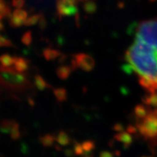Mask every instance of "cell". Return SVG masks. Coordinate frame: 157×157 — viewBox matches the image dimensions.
<instances>
[{
  "instance_id": "5b68a950",
  "label": "cell",
  "mask_w": 157,
  "mask_h": 157,
  "mask_svg": "<svg viewBox=\"0 0 157 157\" xmlns=\"http://www.w3.org/2000/svg\"><path fill=\"white\" fill-rule=\"evenodd\" d=\"M29 67V61L23 58H15L14 69L20 73H25Z\"/></svg>"
},
{
  "instance_id": "e0dca14e",
  "label": "cell",
  "mask_w": 157,
  "mask_h": 157,
  "mask_svg": "<svg viewBox=\"0 0 157 157\" xmlns=\"http://www.w3.org/2000/svg\"><path fill=\"white\" fill-rule=\"evenodd\" d=\"M74 151L76 156H82L84 155V149L81 143L74 141Z\"/></svg>"
},
{
  "instance_id": "277c9868",
  "label": "cell",
  "mask_w": 157,
  "mask_h": 157,
  "mask_svg": "<svg viewBox=\"0 0 157 157\" xmlns=\"http://www.w3.org/2000/svg\"><path fill=\"white\" fill-rule=\"evenodd\" d=\"M75 2L76 0H59L58 4L59 13L65 15L74 14L76 12Z\"/></svg>"
},
{
  "instance_id": "3957f363",
  "label": "cell",
  "mask_w": 157,
  "mask_h": 157,
  "mask_svg": "<svg viewBox=\"0 0 157 157\" xmlns=\"http://www.w3.org/2000/svg\"><path fill=\"white\" fill-rule=\"evenodd\" d=\"M95 66V62L91 56L85 53H78L74 56L71 68L73 70L79 68L84 71L90 72L93 70Z\"/></svg>"
},
{
  "instance_id": "44dd1931",
  "label": "cell",
  "mask_w": 157,
  "mask_h": 157,
  "mask_svg": "<svg viewBox=\"0 0 157 157\" xmlns=\"http://www.w3.org/2000/svg\"><path fill=\"white\" fill-rule=\"evenodd\" d=\"M95 8V6L93 2H89L86 5L85 9L87 12H93Z\"/></svg>"
},
{
  "instance_id": "8fae6325",
  "label": "cell",
  "mask_w": 157,
  "mask_h": 157,
  "mask_svg": "<svg viewBox=\"0 0 157 157\" xmlns=\"http://www.w3.org/2000/svg\"><path fill=\"white\" fill-rule=\"evenodd\" d=\"M34 85L36 89L40 90V91H44V90L48 89V88L52 87L48 82L45 81L44 78L39 74H36L34 76Z\"/></svg>"
},
{
  "instance_id": "30bf717a",
  "label": "cell",
  "mask_w": 157,
  "mask_h": 157,
  "mask_svg": "<svg viewBox=\"0 0 157 157\" xmlns=\"http://www.w3.org/2000/svg\"><path fill=\"white\" fill-rule=\"evenodd\" d=\"M53 94L59 103H63L67 101L68 92L66 88L59 87L53 89Z\"/></svg>"
},
{
  "instance_id": "8992f818",
  "label": "cell",
  "mask_w": 157,
  "mask_h": 157,
  "mask_svg": "<svg viewBox=\"0 0 157 157\" xmlns=\"http://www.w3.org/2000/svg\"><path fill=\"white\" fill-rule=\"evenodd\" d=\"M73 71L71 67L66 65H63V66H59L56 69V74L58 77L61 80H66L69 77L71 71Z\"/></svg>"
},
{
  "instance_id": "9c48e42d",
  "label": "cell",
  "mask_w": 157,
  "mask_h": 157,
  "mask_svg": "<svg viewBox=\"0 0 157 157\" xmlns=\"http://www.w3.org/2000/svg\"><path fill=\"white\" fill-rule=\"evenodd\" d=\"M56 141L60 145V146H67L70 144L71 139L66 132L60 131L56 137Z\"/></svg>"
},
{
  "instance_id": "2e32d148",
  "label": "cell",
  "mask_w": 157,
  "mask_h": 157,
  "mask_svg": "<svg viewBox=\"0 0 157 157\" xmlns=\"http://www.w3.org/2000/svg\"><path fill=\"white\" fill-rule=\"evenodd\" d=\"M10 134V137L12 140H17L21 137V131H20V125L17 121L15 122Z\"/></svg>"
},
{
  "instance_id": "6da1fadb",
  "label": "cell",
  "mask_w": 157,
  "mask_h": 157,
  "mask_svg": "<svg viewBox=\"0 0 157 157\" xmlns=\"http://www.w3.org/2000/svg\"><path fill=\"white\" fill-rule=\"evenodd\" d=\"M127 73H135L144 90L146 105L157 107V34L135 35L134 42L125 55Z\"/></svg>"
},
{
  "instance_id": "7402d4cb",
  "label": "cell",
  "mask_w": 157,
  "mask_h": 157,
  "mask_svg": "<svg viewBox=\"0 0 157 157\" xmlns=\"http://www.w3.org/2000/svg\"><path fill=\"white\" fill-rule=\"evenodd\" d=\"M99 157H113V155L107 151H103L100 153Z\"/></svg>"
},
{
  "instance_id": "ba28073f",
  "label": "cell",
  "mask_w": 157,
  "mask_h": 157,
  "mask_svg": "<svg viewBox=\"0 0 157 157\" xmlns=\"http://www.w3.org/2000/svg\"><path fill=\"white\" fill-rule=\"evenodd\" d=\"M16 121L13 119H3L0 123V132L3 134H10Z\"/></svg>"
},
{
  "instance_id": "cb8c5ba5",
  "label": "cell",
  "mask_w": 157,
  "mask_h": 157,
  "mask_svg": "<svg viewBox=\"0 0 157 157\" xmlns=\"http://www.w3.org/2000/svg\"><path fill=\"white\" fill-rule=\"evenodd\" d=\"M122 127H121V125L120 124H116L114 127H113V129H115V130L117 131H120L122 129Z\"/></svg>"
},
{
  "instance_id": "52a82bcc",
  "label": "cell",
  "mask_w": 157,
  "mask_h": 157,
  "mask_svg": "<svg viewBox=\"0 0 157 157\" xmlns=\"http://www.w3.org/2000/svg\"><path fill=\"white\" fill-rule=\"evenodd\" d=\"M25 18H26V13L25 11L18 10L15 11L13 14V16L12 17V23L18 26L23 23Z\"/></svg>"
},
{
  "instance_id": "5bb4252c",
  "label": "cell",
  "mask_w": 157,
  "mask_h": 157,
  "mask_svg": "<svg viewBox=\"0 0 157 157\" xmlns=\"http://www.w3.org/2000/svg\"><path fill=\"white\" fill-rule=\"evenodd\" d=\"M82 145L84 151V155H85V156H88V154H89L90 153H91L93 151H94V149L95 148L96 146L95 141L90 140L84 141V142L82 143Z\"/></svg>"
},
{
  "instance_id": "ffe728a7",
  "label": "cell",
  "mask_w": 157,
  "mask_h": 157,
  "mask_svg": "<svg viewBox=\"0 0 157 157\" xmlns=\"http://www.w3.org/2000/svg\"><path fill=\"white\" fill-rule=\"evenodd\" d=\"M63 152H64L65 156H66V157H73L74 155H75L74 150H72V149H70V148L65 149V150L63 151Z\"/></svg>"
},
{
  "instance_id": "d6986e66",
  "label": "cell",
  "mask_w": 157,
  "mask_h": 157,
  "mask_svg": "<svg viewBox=\"0 0 157 157\" xmlns=\"http://www.w3.org/2000/svg\"><path fill=\"white\" fill-rule=\"evenodd\" d=\"M12 42L10 40L6 39L5 37L0 36V47H10Z\"/></svg>"
},
{
  "instance_id": "4fadbf2b",
  "label": "cell",
  "mask_w": 157,
  "mask_h": 157,
  "mask_svg": "<svg viewBox=\"0 0 157 157\" xmlns=\"http://www.w3.org/2000/svg\"><path fill=\"white\" fill-rule=\"evenodd\" d=\"M15 59V58H13L8 54L2 55L0 56V65L5 68H11L14 66Z\"/></svg>"
},
{
  "instance_id": "7c38bea8",
  "label": "cell",
  "mask_w": 157,
  "mask_h": 157,
  "mask_svg": "<svg viewBox=\"0 0 157 157\" xmlns=\"http://www.w3.org/2000/svg\"><path fill=\"white\" fill-rule=\"evenodd\" d=\"M39 139L43 146L45 148H48V147H51L54 145L55 141H56V136L48 133V134L39 137Z\"/></svg>"
},
{
  "instance_id": "ac0fdd59",
  "label": "cell",
  "mask_w": 157,
  "mask_h": 157,
  "mask_svg": "<svg viewBox=\"0 0 157 157\" xmlns=\"http://www.w3.org/2000/svg\"><path fill=\"white\" fill-rule=\"evenodd\" d=\"M32 38H31V34L30 32H27L23 35L22 38V42L25 45H29L31 43Z\"/></svg>"
},
{
  "instance_id": "484cf974",
  "label": "cell",
  "mask_w": 157,
  "mask_h": 157,
  "mask_svg": "<svg viewBox=\"0 0 157 157\" xmlns=\"http://www.w3.org/2000/svg\"><path fill=\"white\" fill-rule=\"evenodd\" d=\"M82 157H92V156H82Z\"/></svg>"
},
{
  "instance_id": "9a60e30c",
  "label": "cell",
  "mask_w": 157,
  "mask_h": 157,
  "mask_svg": "<svg viewBox=\"0 0 157 157\" xmlns=\"http://www.w3.org/2000/svg\"><path fill=\"white\" fill-rule=\"evenodd\" d=\"M44 57L47 60H54L60 56V52L52 49H46L44 50Z\"/></svg>"
},
{
  "instance_id": "7a4b0ae2",
  "label": "cell",
  "mask_w": 157,
  "mask_h": 157,
  "mask_svg": "<svg viewBox=\"0 0 157 157\" xmlns=\"http://www.w3.org/2000/svg\"><path fill=\"white\" fill-rule=\"evenodd\" d=\"M33 87L28 74L0 66V99L21 101L33 92Z\"/></svg>"
},
{
  "instance_id": "d4e9b609",
  "label": "cell",
  "mask_w": 157,
  "mask_h": 157,
  "mask_svg": "<svg viewBox=\"0 0 157 157\" xmlns=\"http://www.w3.org/2000/svg\"><path fill=\"white\" fill-rule=\"evenodd\" d=\"M2 28V24L1 22H0V30H1Z\"/></svg>"
},
{
  "instance_id": "603a6c76",
  "label": "cell",
  "mask_w": 157,
  "mask_h": 157,
  "mask_svg": "<svg viewBox=\"0 0 157 157\" xmlns=\"http://www.w3.org/2000/svg\"><path fill=\"white\" fill-rule=\"evenodd\" d=\"M37 19H38V17H35V16H33L31 17H29V20H27L26 21V23H28V25H31V24H34V23H35L36 22Z\"/></svg>"
}]
</instances>
